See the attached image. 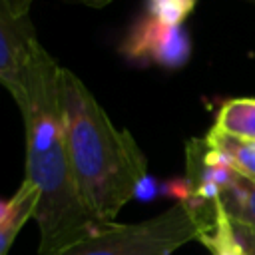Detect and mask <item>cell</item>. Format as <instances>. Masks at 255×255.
Instances as JSON below:
<instances>
[{
	"instance_id": "8fae6325",
	"label": "cell",
	"mask_w": 255,
	"mask_h": 255,
	"mask_svg": "<svg viewBox=\"0 0 255 255\" xmlns=\"http://www.w3.org/2000/svg\"><path fill=\"white\" fill-rule=\"evenodd\" d=\"M157 195H161V183H159L155 177H151V175L145 173V175L139 179V183L135 185L133 199H137V201H151V199H155Z\"/></svg>"
},
{
	"instance_id": "30bf717a",
	"label": "cell",
	"mask_w": 255,
	"mask_h": 255,
	"mask_svg": "<svg viewBox=\"0 0 255 255\" xmlns=\"http://www.w3.org/2000/svg\"><path fill=\"white\" fill-rule=\"evenodd\" d=\"M197 0H147V14L167 26H181Z\"/></svg>"
},
{
	"instance_id": "3957f363",
	"label": "cell",
	"mask_w": 255,
	"mask_h": 255,
	"mask_svg": "<svg viewBox=\"0 0 255 255\" xmlns=\"http://www.w3.org/2000/svg\"><path fill=\"white\" fill-rule=\"evenodd\" d=\"M203 225L183 203L139 223H108L56 255H171L183 243L197 239Z\"/></svg>"
},
{
	"instance_id": "6da1fadb",
	"label": "cell",
	"mask_w": 255,
	"mask_h": 255,
	"mask_svg": "<svg viewBox=\"0 0 255 255\" xmlns=\"http://www.w3.org/2000/svg\"><path fill=\"white\" fill-rule=\"evenodd\" d=\"M60 70L40 44L28 64L24 90L14 100L26 131V179L40 189L34 213L40 255H56L108 225L90 213L78 189L64 133Z\"/></svg>"
},
{
	"instance_id": "9c48e42d",
	"label": "cell",
	"mask_w": 255,
	"mask_h": 255,
	"mask_svg": "<svg viewBox=\"0 0 255 255\" xmlns=\"http://www.w3.org/2000/svg\"><path fill=\"white\" fill-rule=\"evenodd\" d=\"M205 141L211 147H217L225 153H229L237 165V171L241 175L253 177L255 179V141H247V139H239L227 133H221L217 129H209Z\"/></svg>"
},
{
	"instance_id": "5b68a950",
	"label": "cell",
	"mask_w": 255,
	"mask_h": 255,
	"mask_svg": "<svg viewBox=\"0 0 255 255\" xmlns=\"http://www.w3.org/2000/svg\"><path fill=\"white\" fill-rule=\"evenodd\" d=\"M126 60L139 66L181 68L191 56V42L183 26H167L153 16L137 18L120 44Z\"/></svg>"
},
{
	"instance_id": "7a4b0ae2",
	"label": "cell",
	"mask_w": 255,
	"mask_h": 255,
	"mask_svg": "<svg viewBox=\"0 0 255 255\" xmlns=\"http://www.w3.org/2000/svg\"><path fill=\"white\" fill-rule=\"evenodd\" d=\"M64 133L80 195L100 223H114L145 175V157L129 131L118 129L84 82L60 70Z\"/></svg>"
},
{
	"instance_id": "ba28073f",
	"label": "cell",
	"mask_w": 255,
	"mask_h": 255,
	"mask_svg": "<svg viewBox=\"0 0 255 255\" xmlns=\"http://www.w3.org/2000/svg\"><path fill=\"white\" fill-rule=\"evenodd\" d=\"M38 199H40V189L34 183H30L28 179H24L22 185L18 187V191L12 195L14 211H12L10 219L4 225H0V255L8 253L12 241L20 233V229L26 225V221L30 217H34Z\"/></svg>"
},
{
	"instance_id": "4fadbf2b",
	"label": "cell",
	"mask_w": 255,
	"mask_h": 255,
	"mask_svg": "<svg viewBox=\"0 0 255 255\" xmlns=\"http://www.w3.org/2000/svg\"><path fill=\"white\" fill-rule=\"evenodd\" d=\"M82 2L88 4V6H92V8H104V6H108L114 0H82Z\"/></svg>"
},
{
	"instance_id": "8992f818",
	"label": "cell",
	"mask_w": 255,
	"mask_h": 255,
	"mask_svg": "<svg viewBox=\"0 0 255 255\" xmlns=\"http://www.w3.org/2000/svg\"><path fill=\"white\" fill-rule=\"evenodd\" d=\"M221 205L245 251L255 249V179L239 175L235 183L223 189Z\"/></svg>"
},
{
	"instance_id": "7c38bea8",
	"label": "cell",
	"mask_w": 255,
	"mask_h": 255,
	"mask_svg": "<svg viewBox=\"0 0 255 255\" xmlns=\"http://www.w3.org/2000/svg\"><path fill=\"white\" fill-rule=\"evenodd\" d=\"M12 211H14V201H12V197H10L8 201H2V199H0V225H4V223L10 219Z\"/></svg>"
},
{
	"instance_id": "277c9868",
	"label": "cell",
	"mask_w": 255,
	"mask_h": 255,
	"mask_svg": "<svg viewBox=\"0 0 255 255\" xmlns=\"http://www.w3.org/2000/svg\"><path fill=\"white\" fill-rule=\"evenodd\" d=\"M30 10L32 0H0V86L14 100L24 90L28 64L40 46Z\"/></svg>"
},
{
	"instance_id": "52a82bcc",
	"label": "cell",
	"mask_w": 255,
	"mask_h": 255,
	"mask_svg": "<svg viewBox=\"0 0 255 255\" xmlns=\"http://www.w3.org/2000/svg\"><path fill=\"white\" fill-rule=\"evenodd\" d=\"M213 129L255 141V98H235L225 102L217 112Z\"/></svg>"
}]
</instances>
